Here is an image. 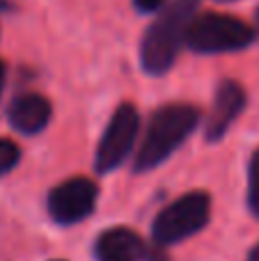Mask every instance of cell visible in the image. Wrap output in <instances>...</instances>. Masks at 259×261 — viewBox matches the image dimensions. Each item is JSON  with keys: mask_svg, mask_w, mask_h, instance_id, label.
I'll list each match as a JSON object with an SVG mask.
<instances>
[{"mask_svg": "<svg viewBox=\"0 0 259 261\" xmlns=\"http://www.w3.org/2000/svg\"><path fill=\"white\" fill-rule=\"evenodd\" d=\"M94 257L96 261H142L147 257V243L128 227H110L96 239Z\"/></svg>", "mask_w": 259, "mask_h": 261, "instance_id": "ba28073f", "label": "cell"}, {"mask_svg": "<svg viewBox=\"0 0 259 261\" xmlns=\"http://www.w3.org/2000/svg\"><path fill=\"white\" fill-rule=\"evenodd\" d=\"M168 3V0H133V5H136V9L138 12H142V14H154V12H159L163 5Z\"/></svg>", "mask_w": 259, "mask_h": 261, "instance_id": "7c38bea8", "label": "cell"}, {"mask_svg": "<svg viewBox=\"0 0 259 261\" xmlns=\"http://www.w3.org/2000/svg\"><path fill=\"white\" fill-rule=\"evenodd\" d=\"M248 261H259V243L250 250V254H248Z\"/></svg>", "mask_w": 259, "mask_h": 261, "instance_id": "4fadbf2b", "label": "cell"}, {"mask_svg": "<svg viewBox=\"0 0 259 261\" xmlns=\"http://www.w3.org/2000/svg\"><path fill=\"white\" fill-rule=\"evenodd\" d=\"M246 101V90L237 81H223L216 87L214 103H211L204 124V135L209 142H218L220 138H225V133L234 124V119L243 113Z\"/></svg>", "mask_w": 259, "mask_h": 261, "instance_id": "52a82bcc", "label": "cell"}, {"mask_svg": "<svg viewBox=\"0 0 259 261\" xmlns=\"http://www.w3.org/2000/svg\"><path fill=\"white\" fill-rule=\"evenodd\" d=\"M53 115V106L46 96L37 94V92H25L12 99L7 108V117L9 124L25 135H37L41 133L50 122Z\"/></svg>", "mask_w": 259, "mask_h": 261, "instance_id": "9c48e42d", "label": "cell"}, {"mask_svg": "<svg viewBox=\"0 0 259 261\" xmlns=\"http://www.w3.org/2000/svg\"><path fill=\"white\" fill-rule=\"evenodd\" d=\"M21 161V149L14 140L3 138L0 140V176H5L7 172H12Z\"/></svg>", "mask_w": 259, "mask_h": 261, "instance_id": "8fae6325", "label": "cell"}, {"mask_svg": "<svg viewBox=\"0 0 259 261\" xmlns=\"http://www.w3.org/2000/svg\"><path fill=\"white\" fill-rule=\"evenodd\" d=\"M138 128H140V115H138L136 106L128 101L119 103L101 135L94 153V170L99 174H108L126 161L136 144Z\"/></svg>", "mask_w": 259, "mask_h": 261, "instance_id": "5b68a950", "label": "cell"}, {"mask_svg": "<svg viewBox=\"0 0 259 261\" xmlns=\"http://www.w3.org/2000/svg\"><path fill=\"white\" fill-rule=\"evenodd\" d=\"M3 87H5V62L0 60V94H3Z\"/></svg>", "mask_w": 259, "mask_h": 261, "instance_id": "5bb4252c", "label": "cell"}, {"mask_svg": "<svg viewBox=\"0 0 259 261\" xmlns=\"http://www.w3.org/2000/svg\"><path fill=\"white\" fill-rule=\"evenodd\" d=\"M200 124V110L188 103H168L161 106L151 115L147 124L145 138L140 142L136 158H133V172H149L168 161L186 138Z\"/></svg>", "mask_w": 259, "mask_h": 261, "instance_id": "7a4b0ae2", "label": "cell"}, {"mask_svg": "<svg viewBox=\"0 0 259 261\" xmlns=\"http://www.w3.org/2000/svg\"><path fill=\"white\" fill-rule=\"evenodd\" d=\"M99 199V188L87 176H71L48 193V213L60 225H76L92 216Z\"/></svg>", "mask_w": 259, "mask_h": 261, "instance_id": "8992f818", "label": "cell"}, {"mask_svg": "<svg viewBox=\"0 0 259 261\" xmlns=\"http://www.w3.org/2000/svg\"><path fill=\"white\" fill-rule=\"evenodd\" d=\"M248 208L255 218H259V149L250 156L248 165Z\"/></svg>", "mask_w": 259, "mask_h": 261, "instance_id": "30bf717a", "label": "cell"}, {"mask_svg": "<svg viewBox=\"0 0 259 261\" xmlns=\"http://www.w3.org/2000/svg\"><path fill=\"white\" fill-rule=\"evenodd\" d=\"M211 218V197L204 190H193V193L182 195L172 204L163 208L154 218L151 225V241L154 245L170 248L174 243L195 236L209 225Z\"/></svg>", "mask_w": 259, "mask_h": 261, "instance_id": "277c9868", "label": "cell"}, {"mask_svg": "<svg viewBox=\"0 0 259 261\" xmlns=\"http://www.w3.org/2000/svg\"><path fill=\"white\" fill-rule=\"evenodd\" d=\"M255 41V30L248 25L246 21L229 14H216L204 12L195 14L188 23L186 41L195 53H234V50H243Z\"/></svg>", "mask_w": 259, "mask_h": 261, "instance_id": "3957f363", "label": "cell"}, {"mask_svg": "<svg viewBox=\"0 0 259 261\" xmlns=\"http://www.w3.org/2000/svg\"><path fill=\"white\" fill-rule=\"evenodd\" d=\"M255 37H259V7L255 12Z\"/></svg>", "mask_w": 259, "mask_h": 261, "instance_id": "9a60e30c", "label": "cell"}, {"mask_svg": "<svg viewBox=\"0 0 259 261\" xmlns=\"http://www.w3.org/2000/svg\"><path fill=\"white\" fill-rule=\"evenodd\" d=\"M197 7L200 0H170L159 9V16L151 21L140 41V64L147 73L163 76L172 69Z\"/></svg>", "mask_w": 259, "mask_h": 261, "instance_id": "6da1fadb", "label": "cell"}]
</instances>
